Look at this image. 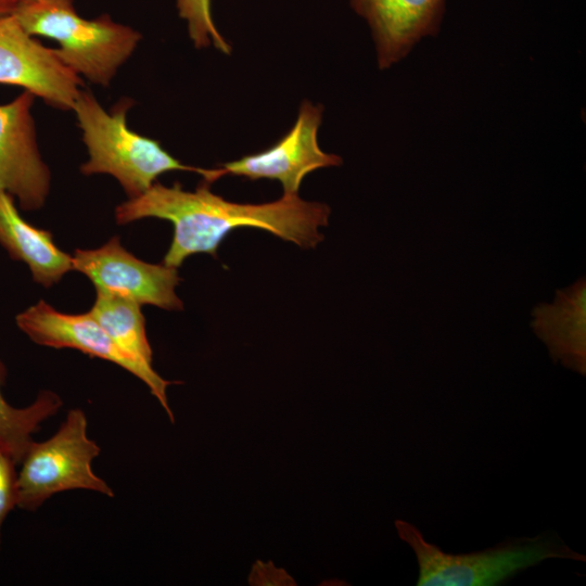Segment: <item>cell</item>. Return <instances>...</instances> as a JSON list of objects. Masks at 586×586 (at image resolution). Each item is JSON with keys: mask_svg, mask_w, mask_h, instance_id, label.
<instances>
[{"mask_svg": "<svg viewBox=\"0 0 586 586\" xmlns=\"http://www.w3.org/2000/svg\"><path fill=\"white\" fill-rule=\"evenodd\" d=\"M7 374V367L0 359V448L20 464L34 442L33 435L40 429L42 422L60 410L62 399L54 392L43 390L29 406L13 407L2 393Z\"/></svg>", "mask_w": 586, "mask_h": 586, "instance_id": "14", "label": "cell"}, {"mask_svg": "<svg viewBox=\"0 0 586 586\" xmlns=\"http://www.w3.org/2000/svg\"><path fill=\"white\" fill-rule=\"evenodd\" d=\"M140 307V304L130 300L97 291V298L89 313L122 349L152 366L153 352Z\"/></svg>", "mask_w": 586, "mask_h": 586, "instance_id": "15", "label": "cell"}, {"mask_svg": "<svg viewBox=\"0 0 586 586\" xmlns=\"http://www.w3.org/2000/svg\"><path fill=\"white\" fill-rule=\"evenodd\" d=\"M0 85H11L49 105L73 111L81 79L50 49L36 40L14 14L0 16Z\"/></svg>", "mask_w": 586, "mask_h": 586, "instance_id": "8", "label": "cell"}, {"mask_svg": "<svg viewBox=\"0 0 586 586\" xmlns=\"http://www.w3.org/2000/svg\"><path fill=\"white\" fill-rule=\"evenodd\" d=\"M87 417L71 409L59 430L43 442H33L17 471V507L36 511L53 495L86 489L114 496L110 485L92 470L101 448L87 434Z\"/></svg>", "mask_w": 586, "mask_h": 586, "instance_id": "5", "label": "cell"}, {"mask_svg": "<svg viewBox=\"0 0 586 586\" xmlns=\"http://www.w3.org/2000/svg\"><path fill=\"white\" fill-rule=\"evenodd\" d=\"M13 1L16 3V7H17L18 4L31 2V1H35V0H13Z\"/></svg>", "mask_w": 586, "mask_h": 586, "instance_id": "19", "label": "cell"}, {"mask_svg": "<svg viewBox=\"0 0 586 586\" xmlns=\"http://www.w3.org/2000/svg\"><path fill=\"white\" fill-rule=\"evenodd\" d=\"M402 540L415 552L419 586H495L530 566L549 559L585 561L555 534L519 537L493 548L469 553H448L428 542L411 523L396 520Z\"/></svg>", "mask_w": 586, "mask_h": 586, "instance_id": "4", "label": "cell"}, {"mask_svg": "<svg viewBox=\"0 0 586 586\" xmlns=\"http://www.w3.org/2000/svg\"><path fill=\"white\" fill-rule=\"evenodd\" d=\"M330 207L302 200L296 194L263 204L229 202L214 194L207 183L186 191L176 182L166 187L154 182L137 198L118 205V225L156 217L174 225L171 244L163 264L178 268L192 254L217 257V249L227 234L239 227L264 229L301 247H315L323 240L320 227L328 225Z\"/></svg>", "mask_w": 586, "mask_h": 586, "instance_id": "1", "label": "cell"}, {"mask_svg": "<svg viewBox=\"0 0 586 586\" xmlns=\"http://www.w3.org/2000/svg\"><path fill=\"white\" fill-rule=\"evenodd\" d=\"M35 98L24 90L0 104V192L17 199L24 211L43 206L51 181L36 138L31 114Z\"/></svg>", "mask_w": 586, "mask_h": 586, "instance_id": "9", "label": "cell"}, {"mask_svg": "<svg viewBox=\"0 0 586 586\" xmlns=\"http://www.w3.org/2000/svg\"><path fill=\"white\" fill-rule=\"evenodd\" d=\"M179 16L187 22L190 39L195 48L213 44L225 54L231 53V46L219 34L211 14V0H176Z\"/></svg>", "mask_w": 586, "mask_h": 586, "instance_id": "16", "label": "cell"}, {"mask_svg": "<svg viewBox=\"0 0 586 586\" xmlns=\"http://www.w3.org/2000/svg\"><path fill=\"white\" fill-rule=\"evenodd\" d=\"M72 258L73 269L86 275L97 291L166 310L183 308L175 292L180 282L177 268L137 258L118 237L95 250L77 249Z\"/></svg>", "mask_w": 586, "mask_h": 586, "instance_id": "7", "label": "cell"}, {"mask_svg": "<svg viewBox=\"0 0 586 586\" xmlns=\"http://www.w3.org/2000/svg\"><path fill=\"white\" fill-rule=\"evenodd\" d=\"M131 105V100H122L109 113L92 93L80 91L73 111L89 154V160L80 167L84 175L113 176L129 199L144 193L160 175L167 171H193L203 176L207 183L226 175L221 167L205 169L186 165L157 140L131 130L127 125V112Z\"/></svg>", "mask_w": 586, "mask_h": 586, "instance_id": "2", "label": "cell"}, {"mask_svg": "<svg viewBox=\"0 0 586 586\" xmlns=\"http://www.w3.org/2000/svg\"><path fill=\"white\" fill-rule=\"evenodd\" d=\"M17 327L35 343L54 348H74L111 361L140 379L160 402L171 422L166 388L179 382L163 379L152 366L122 349L90 313L63 314L40 300L16 316Z\"/></svg>", "mask_w": 586, "mask_h": 586, "instance_id": "6", "label": "cell"}, {"mask_svg": "<svg viewBox=\"0 0 586 586\" xmlns=\"http://www.w3.org/2000/svg\"><path fill=\"white\" fill-rule=\"evenodd\" d=\"M369 24L378 65L388 68L404 59L423 37L440 30L444 0H349Z\"/></svg>", "mask_w": 586, "mask_h": 586, "instance_id": "11", "label": "cell"}, {"mask_svg": "<svg viewBox=\"0 0 586 586\" xmlns=\"http://www.w3.org/2000/svg\"><path fill=\"white\" fill-rule=\"evenodd\" d=\"M531 326L547 346L555 362L582 375L586 373L585 277L558 290L553 303L538 304Z\"/></svg>", "mask_w": 586, "mask_h": 586, "instance_id": "12", "label": "cell"}, {"mask_svg": "<svg viewBox=\"0 0 586 586\" xmlns=\"http://www.w3.org/2000/svg\"><path fill=\"white\" fill-rule=\"evenodd\" d=\"M13 14L29 35L56 41L58 56L75 74L104 87L141 39L136 29L106 14L92 20L80 16L74 0H35L18 4Z\"/></svg>", "mask_w": 586, "mask_h": 586, "instance_id": "3", "label": "cell"}, {"mask_svg": "<svg viewBox=\"0 0 586 586\" xmlns=\"http://www.w3.org/2000/svg\"><path fill=\"white\" fill-rule=\"evenodd\" d=\"M321 118L322 107L304 100L295 124L278 142L265 151L221 164L220 167L226 175L251 180H278L283 194H296L307 174L343 163L339 155L326 153L319 146L317 136Z\"/></svg>", "mask_w": 586, "mask_h": 586, "instance_id": "10", "label": "cell"}, {"mask_svg": "<svg viewBox=\"0 0 586 586\" xmlns=\"http://www.w3.org/2000/svg\"><path fill=\"white\" fill-rule=\"evenodd\" d=\"M0 244L12 259L25 263L34 281L49 288L73 269V258L59 249L52 233L27 222L14 198L0 192Z\"/></svg>", "mask_w": 586, "mask_h": 586, "instance_id": "13", "label": "cell"}, {"mask_svg": "<svg viewBox=\"0 0 586 586\" xmlns=\"http://www.w3.org/2000/svg\"><path fill=\"white\" fill-rule=\"evenodd\" d=\"M14 459L0 448V547L2 526L9 513L17 507V471Z\"/></svg>", "mask_w": 586, "mask_h": 586, "instance_id": "17", "label": "cell"}, {"mask_svg": "<svg viewBox=\"0 0 586 586\" xmlns=\"http://www.w3.org/2000/svg\"><path fill=\"white\" fill-rule=\"evenodd\" d=\"M16 8L13 0H0V16L12 14Z\"/></svg>", "mask_w": 586, "mask_h": 586, "instance_id": "18", "label": "cell"}]
</instances>
